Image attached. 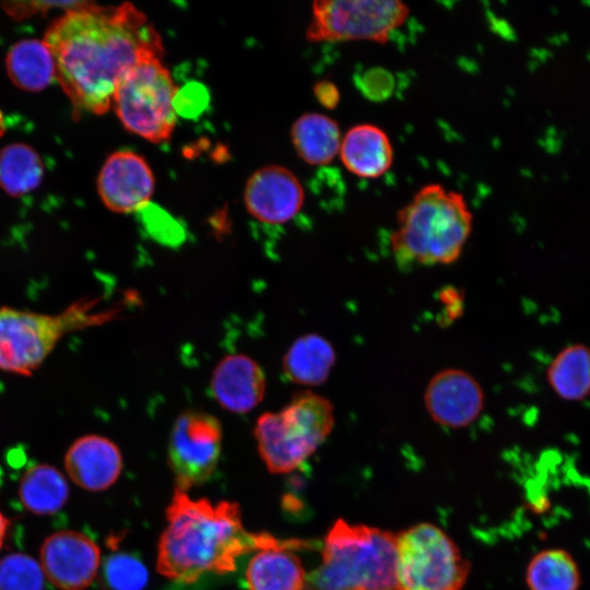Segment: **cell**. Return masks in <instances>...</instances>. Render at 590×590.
Wrapping results in <instances>:
<instances>
[{
    "label": "cell",
    "mask_w": 590,
    "mask_h": 590,
    "mask_svg": "<svg viewBox=\"0 0 590 590\" xmlns=\"http://www.w3.org/2000/svg\"><path fill=\"white\" fill-rule=\"evenodd\" d=\"M244 201L251 216L268 224H283L302 210L305 191L293 172L270 165L256 170L247 180Z\"/></svg>",
    "instance_id": "14"
},
{
    "label": "cell",
    "mask_w": 590,
    "mask_h": 590,
    "mask_svg": "<svg viewBox=\"0 0 590 590\" xmlns=\"http://www.w3.org/2000/svg\"><path fill=\"white\" fill-rule=\"evenodd\" d=\"M82 306L58 315L0 305V368L32 375L69 332L87 323Z\"/></svg>",
    "instance_id": "7"
},
{
    "label": "cell",
    "mask_w": 590,
    "mask_h": 590,
    "mask_svg": "<svg viewBox=\"0 0 590 590\" xmlns=\"http://www.w3.org/2000/svg\"><path fill=\"white\" fill-rule=\"evenodd\" d=\"M154 187L155 178L149 163L129 150L109 155L97 177V191L103 203L117 213H131L145 206Z\"/></svg>",
    "instance_id": "13"
},
{
    "label": "cell",
    "mask_w": 590,
    "mask_h": 590,
    "mask_svg": "<svg viewBox=\"0 0 590 590\" xmlns=\"http://www.w3.org/2000/svg\"><path fill=\"white\" fill-rule=\"evenodd\" d=\"M314 94L317 101L327 109L335 108L341 99L338 86L328 80H322L314 86Z\"/></svg>",
    "instance_id": "30"
},
{
    "label": "cell",
    "mask_w": 590,
    "mask_h": 590,
    "mask_svg": "<svg viewBox=\"0 0 590 590\" xmlns=\"http://www.w3.org/2000/svg\"><path fill=\"white\" fill-rule=\"evenodd\" d=\"M11 522L10 519L0 509V550L7 540Z\"/></svg>",
    "instance_id": "31"
},
{
    "label": "cell",
    "mask_w": 590,
    "mask_h": 590,
    "mask_svg": "<svg viewBox=\"0 0 590 590\" xmlns=\"http://www.w3.org/2000/svg\"><path fill=\"white\" fill-rule=\"evenodd\" d=\"M166 520L157 570L169 579L191 583L208 573L226 574L236 568L238 557L257 551L256 533L243 527L236 503L213 505L175 488Z\"/></svg>",
    "instance_id": "2"
},
{
    "label": "cell",
    "mask_w": 590,
    "mask_h": 590,
    "mask_svg": "<svg viewBox=\"0 0 590 590\" xmlns=\"http://www.w3.org/2000/svg\"><path fill=\"white\" fill-rule=\"evenodd\" d=\"M22 506L37 516L58 512L69 498V485L64 475L47 463L34 464L22 475L19 488Z\"/></svg>",
    "instance_id": "22"
},
{
    "label": "cell",
    "mask_w": 590,
    "mask_h": 590,
    "mask_svg": "<svg viewBox=\"0 0 590 590\" xmlns=\"http://www.w3.org/2000/svg\"><path fill=\"white\" fill-rule=\"evenodd\" d=\"M266 376L260 365L244 354L224 357L211 378V392L217 403L234 413H247L263 399Z\"/></svg>",
    "instance_id": "17"
},
{
    "label": "cell",
    "mask_w": 590,
    "mask_h": 590,
    "mask_svg": "<svg viewBox=\"0 0 590 590\" xmlns=\"http://www.w3.org/2000/svg\"><path fill=\"white\" fill-rule=\"evenodd\" d=\"M64 469L81 488L99 492L110 487L122 470V457L117 445L99 435L78 438L64 455Z\"/></svg>",
    "instance_id": "16"
},
{
    "label": "cell",
    "mask_w": 590,
    "mask_h": 590,
    "mask_svg": "<svg viewBox=\"0 0 590 590\" xmlns=\"http://www.w3.org/2000/svg\"><path fill=\"white\" fill-rule=\"evenodd\" d=\"M472 227L473 214L464 197L428 184L399 210L391 250L403 267L448 266L462 255Z\"/></svg>",
    "instance_id": "3"
},
{
    "label": "cell",
    "mask_w": 590,
    "mask_h": 590,
    "mask_svg": "<svg viewBox=\"0 0 590 590\" xmlns=\"http://www.w3.org/2000/svg\"><path fill=\"white\" fill-rule=\"evenodd\" d=\"M98 573L104 590H144L149 582L143 560L126 551L109 554Z\"/></svg>",
    "instance_id": "26"
},
{
    "label": "cell",
    "mask_w": 590,
    "mask_h": 590,
    "mask_svg": "<svg viewBox=\"0 0 590 590\" xmlns=\"http://www.w3.org/2000/svg\"><path fill=\"white\" fill-rule=\"evenodd\" d=\"M45 575L39 562L23 553L0 559V590H44Z\"/></svg>",
    "instance_id": "27"
},
{
    "label": "cell",
    "mask_w": 590,
    "mask_h": 590,
    "mask_svg": "<svg viewBox=\"0 0 590 590\" xmlns=\"http://www.w3.org/2000/svg\"><path fill=\"white\" fill-rule=\"evenodd\" d=\"M409 15L410 8L399 0H318L312 3L306 38L385 44Z\"/></svg>",
    "instance_id": "9"
},
{
    "label": "cell",
    "mask_w": 590,
    "mask_h": 590,
    "mask_svg": "<svg viewBox=\"0 0 590 590\" xmlns=\"http://www.w3.org/2000/svg\"><path fill=\"white\" fill-rule=\"evenodd\" d=\"M309 546L307 541L272 535L268 546L259 550L247 566L248 590H305L307 577L294 551Z\"/></svg>",
    "instance_id": "15"
},
{
    "label": "cell",
    "mask_w": 590,
    "mask_h": 590,
    "mask_svg": "<svg viewBox=\"0 0 590 590\" xmlns=\"http://www.w3.org/2000/svg\"><path fill=\"white\" fill-rule=\"evenodd\" d=\"M339 156L351 174L376 179L391 168L394 153L387 132L366 122L351 127L342 135Z\"/></svg>",
    "instance_id": "18"
},
{
    "label": "cell",
    "mask_w": 590,
    "mask_h": 590,
    "mask_svg": "<svg viewBox=\"0 0 590 590\" xmlns=\"http://www.w3.org/2000/svg\"><path fill=\"white\" fill-rule=\"evenodd\" d=\"M526 581L530 590H578L581 575L569 552L548 548L539 552L530 560Z\"/></svg>",
    "instance_id": "24"
},
{
    "label": "cell",
    "mask_w": 590,
    "mask_h": 590,
    "mask_svg": "<svg viewBox=\"0 0 590 590\" xmlns=\"http://www.w3.org/2000/svg\"><path fill=\"white\" fill-rule=\"evenodd\" d=\"M335 361V350L327 339L307 333L297 338L285 353L283 371L294 384L319 386L330 376Z\"/></svg>",
    "instance_id": "19"
},
{
    "label": "cell",
    "mask_w": 590,
    "mask_h": 590,
    "mask_svg": "<svg viewBox=\"0 0 590 590\" xmlns=\"http://www.w3.org/2000/svg\"><path fill=\"white\" fill-rule=\"evenodd\" d=\"M334 420L331 401L311 390L297 392L278 412L260 415L253 433L268 470L280 474L299 468L328 438Z\"/></svg>",
    "instance_id": "5"
},
{
    "label": "cell",
    "mask_w": 590,
    "mask_h": 590,
    "mask_svg": "<svg viewBox=\"0 0 590 590\" xmlns=\"http://www.w3.org/2000/svg\"><path fill=\"white\" fill-rule=\"evenodd\" d=\"M342 132L333 118L320 113L299 116L291 129L298 156L309 165H326L340 152Z\"/></svg>",
    "instance_id": "20"
},
{
    "label": "cell",
    "mask_w": 590,
    "mask_h": 590,
    "mask_svg": "<svg viewBox=\"0 0 590 590\" xmlns=\"http://www.w3.org/2000/svg\"><path fill=\"white\" fill-rule=\"evenodd\" d=\"M4 129H5L4 119H3V115L0 111V137L3 134Z\"/></svg>",
    "instance_id": "32"
},
{
    "label": "cell",
    "mask_w": 590,
    "mask_h": 590,
    "mask_svg": "<svg viewBox=\"0 0 590 590\" xmlns=\"http://www.w3.org/2000/svg\"><path fill=\"white\" fill-rule=\"evenodd\" d=\"M545 377L559 399L586 400L590 397V347L583 343L566 345L553 357Z\"/></svg>",
    "instance_id": "21"
},
{
    "label": "cell",
    "mask_w": 590,
    "mask_h": 590,
    "mask_svg": "<svg viewBox=\"0 0 590 590\" xmlns=\"http://www.w3.org/2000/svg\"><path fill=\"white\" fill-rule=\"evenodd\" d=\"M91 1H61V2H12L8 3V11L11 15L23 17L37 12H45L54 7L62 8L67 11L75 10L87 5Z\"/></svg>",
    "instance_id": "29"
},
{
    "label": "cell",
    "mask_w": 590,
    "mask_h": 590,
    "mask_svg": "<svg viewBox=\"0 0 590 590\" xmlns=\"http://www.w3.org/2000/svg\"><path fill=\"white\" fill-rule=\"evenodd\" d=\"M358 87L375 101L389 96L393 90V78L384 69H369L358 79Z\"/></svg>",
    "instance_id": "28"
},
{
    "label": "cell",
    "mask_w": 590,
    "mask_h": 590,
    "mask_svg": "<svg viewBox=\"0 0 590 590\" xmlns=\"http://www.w3.org/2000/svg\"><path fill=\"white\" fill-rule=\"evenodd\" d=\"M220 421L203 411L189 410L175 421L168 441V464L176 488L182 492L208 481L221 456Z\"/></svg>",
    "instance_id": "10"
},
{
    "label": "cell",
    "mask_w": 590,
    "mask_h": 590,
    "mask_svg": "<svg viewBox=\"0 0 590 590\" xmlns=\"http://www.w3.org/2000/svg\"><path fill=\"white\" fill-rule=\"evenodd\" d=\"M177 91L161 57L148 58L126 72L111 105L128 131L162 143L170 139L176 125Z\"/></svg>",
    "instance_id": "6"
},
{
    "label": "cell",
    "mask_w": 590,
    "mask_h": 590,
    "mask_svg": "<svg viewBox=\"0 0 590 590\" xmlns=\"http://www.w3.org/2000/svg\"><path fill=\"white\" fill-rule=\"evenodd\" d=\"M44 42L72 104L97 115L109 109L128 70L163 52L160 35L130 3L104 8L90 2L67 11L50 25Z\"/></svg>",
    "instance_id": "1"
},
{
    "label": "cell",
    "mask_w": 590,
    "mask_h": 590,
    "mask_svg": "<svg viewBox=\"0 0 590 590\" xmlns=\"http://www.w3.org/2000/svg\"><path fill=\"white\" fill-rule=\"evenodd\" d=\"M485 394L480 382L460 368H445L435 374L424 391V405L440 426L463 428L481 415Z\"/></svg>",
    "instance_id": "12"
},
{
    "label": "cell",
    "mask_w": 590,
    "mask_h": 590,
    "mask_svg": "<svg viewBox=\"0 0 590 590\" xmlns=\"http://www.w3.org/2000/svg\"><path fill=\"white\" fill-rule=\"evenodd\" d=\"M397 571L403 590H460L470 565L441 529L420 523L397 535Z\"/></svg>",
    "instance_id": "8"
},
{
    "label": "cell",
    "mask_w": 590,
    "mask_h": 590,
    "mask_svg": "<svg viewBox=\"0 0 590 590\" xmlns=\"http://www.w3.org/2000/svg\"><path fill=\"white\" fill-rule=\"evenodd\" d=\"M305 590H403L397 571V535L337 520Z\"/></svg>",
    "instance_id": "4"
},
{
    "label": "cell",
    "mask_w": 590,
    "mask_h": 590,
    "mask_svg": "<svg viewBox=\"0 0 590 590\" xmlns=\"http://www.w3.org/2000/svg\"><path fill=\"white\" fill-rule=\"evenodd\" d=\"M46 579L61 590H82L98 575L101 550L82 532L62 530L48 535L39 550Z\"/></svg>",
    "instance_id": "11"
},
{
    "label": "cell",
    "mask_w": 590,
    "mask_h": 590,
    "mask_svg": "<svg viewBox=\"0 0 590 590\" xmlns=\"http://www.w3.org/2000/svg\"><path fill=\"white\" fill-rule=\"evenodd\" d=\"M43 175L42 160L31 146L14 143L0 152V187L9 194L22 196L34 190Z\"/></svg>",
    "instance_id": "25"
},
{
    "label": "cell",
    "mask_w": 590,
    "mask_h": 590,
    "mask_svg": "<svg viewBox=\"0 0 590 590\" xmlns=\"http://www.w3.org/2000/svg\"><path fill=\"white\" fill-rule=\"evenodd\" d=\"M7 70L12 82L26 91H39L56 78L52 55L37 39H24L14 44L7 56Z\"/></svg>",
    "instance_id": "23"
}]
</instances>
